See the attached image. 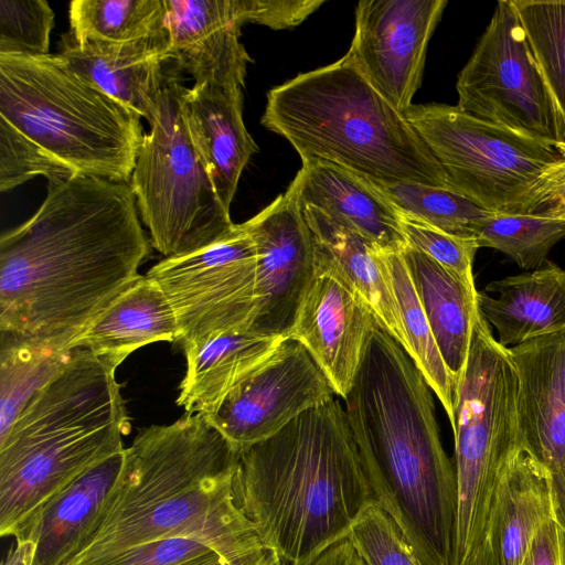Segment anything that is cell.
Segmentation results:
<instances>
[{"mask_svg": "<svg viewBox=\"0 0 565 565\" xmlns=\"http://www.w3.org/2000/svg\"><path fill=\"white\" fill-rule=\"evenodd\" d=\"M129 183L77 174L0 238V332L70 342L141 277L150 252Z\"/></svg>", "mask_w": 565, "mask_h": 565, "instance_id": "6da1fadb", "label": "cell"}, {"mask_svg": "<svg viewBox=\"0 0 565 565\" xmlns=\"http://www.w3.org/2000/svg\"><path fill=\"white\" fill-rule=\"evenodd\" d=\"M239 454L200 414L141 429L90 527L63 565H104L173 539L226 559L265 548L234 497Z\"/></svg>", "mask_w": 565, "mask_h": 565, "instance_id": "7a4b0ae2", "label": "cell"}, {"mask_svg": "<svg viewBox=\"0 0 565 565\" xmlns=\"http://www.w3.org/2000/svg\"><path fill=\"white\" fill-rule=\"evenodd\" d=\"M431 388L377 326L343 406L374 500L424 565H454L457 481Z\"/></svg>", "mask_w": 565, "mask_h": 565, "instance_id": "3957f363", "label": "cell"}, {"mask_svg": "<svg viewBox=\"0 0 565 565\" xmlns=\"http://www.w3.org/2000/svg\"><path fill=\"white\" fill-rule=\"evenodd\" d=\"M234 497L281 565L347 539L374 497L339 396L242 451Z\"/></svg>", "mask_w": 565, "mask_h": 565, "instance_id": "277c9868", "label": "cell"}, {"mask_svg": "<svg viewBox=\"0 0 565 565\" xmlns=\"http://www.w3.org/2000/svg\"><path fill=\"white\" fill-rule=\"evenodd\" d=\"M116 367L73 349L0 436V535L17 537L82 475L125 450L129 420Z\"/></svg>", "mask_w": 565, "mask_h": 565, "instance_id": "5b68a950", "label": "cell"}, {"mask_svg": "<svg viewBox=\"0 0 565 565\" xmlns=\"http://www.w3.org/2000/svg\"><path fill=\"white\" fill-rule=\"evenodd\" d=\"M260 124L284 137L301 161H329L381 182L452 189L405 115L344 56L273 87Z\"/></svg>", "mask_w": 565, "mask_h": 565, "instance_id": "8992f818", "label": "cell"}, {"mask_svg": "<svg viewBox=\"0 0 565 565\" xmlns=\"http://www.w3.org/2000/svg\"><path fill=\"white\" fill-rule=\"evenodd\" d=\"M0 118L76 174L124 183L145 135L140 116L58 54H0Z\"/></svg>", "mask_w": 565, "mask_h": 565, "instance_id": "52a82bcc", "label": "cell"}, {"mask_svg": "<svg viewBox=\"0 0 565 565\" xmlns=\"http://www.w3.org/2000/svg\"><path fill=\"white\" fill-rule=\"evenodd\" d=\"M445 170L454 190L495 214L554 204L565 180V150L443 104L404 114Z\"/></svg>", "mask_w": 565, "mask_h": 565, "instance_id": "ba28073f", "label": "cell"}, {"mask_svg": "<svg viewBox=\"0 0 565 565\" xmlns=\"http://www.w3.org/2000/svg\"><path fill=\"white\" fill-rule=\"evenodd\" d=\"M452 431L457 481L454 565H461L486 533L492 492L504 462L524 446L514 365L479 311L468 361L456 385Z\"/></svg>", "mask_w": 565, "mask_h": 565, "instance_id": "9c48e42d", "label": "cell"}, {"mask_svg": "<svg viewBox=\"0 0 565 565\" xmlns=\"http://www.w3.org/2000/svg\"><path fill=\"white\" fill-rule=\"evenodd\" d=\"M183 77L162 92L129 185L151 246L163 258L204 249L235 227L189 134Z\"/></svg>", "mask_w": 565, "mask_h": 565, "instance_id": "30bf717a", "label": "cell"}, {"mask_svg": "<svg viewBox=\"0 0 565 565\" xmlns=\"http://www.w3.org/2000/svg\"><path fill=\"white\" fill-rule=\"evenodd\" d=\"M456 88L468 115L565 150V120L511 0L497 3Z\"/></svg>", "mask_w": 565, "mask_h": 565, "instance_id": "8fae6325", "label": "cell"}, {"mask_svg": "<svg viewBox=\"0 0 565 565\" xmlns=\"http://www.w3.org/2000/svg\"><path fill=\"white\" fill-rule=\"evenodd\" d=\"M146 276L173 309L182 351L218 334L248 332L256 320L257 252L245 223L204 249L161 259Z\"/></svg>", "mask_w": 565, "mask_h": 565, "instance_id": "7c38bea8", "label": "cell"}, {"mask_svg": "<svg viewBox=\"0 0 565 565\" xmlns=\"http://www.w3.org/2000/svg\"><path fill=\"white\" fill-rule=\"evenodd\" d=\"M334 396L331 383L306 348L286 338L268 362L205 418L241 454Z\"/></svg>", "mask_w": 565, "mask_h": 565, "instance_id": "4fadbf2b", "label": "cell"}, {"mask_svg": "<svg viewBox=\"0 0 565 565\" xmlns=\"http://www.w3.org/2000/svg\"><path fill=\"white\" fill-rule=\"evenodd\" d=\"M446 0H362L344 57L405 114L420 86L429 40Z\"/></svg>", "mask_w": 565, "mask_h": 565, "instance_id": "5bb4252c", "label": "cell"}, {"mask_svg": "<svg viewBox=\"0 0 565 565\" xmlns=\"http://www.w3.org/2000/svg\"><path fill=\"white\" fill-rule=\"evenodd\" d=\"M244 223L257 252L258 313L250 332L287 338L316 276L310 231L289 189Z\"/></svg>", "mask_w": 565, "mask_h": 565, "instance_id": "9a60e30c", "label": "cell"}, {"mask_svg": "<svg viewBox=\"0 0 565 565\" xmlns=\"http://www.w3.org/2000/svg\"><path fill=\"white\" fill-rule=\"evenodd\" d=\"M380 326L369 303L332 271L317 268L287 338L301 343L342 399Z\"/></svg>", "mask_w": 565, "mask_h": 565, "instance_id": "2e32d148", "label": "cell"}, {"mask_svg": "<svg viewBox=\"0 0 565 565\" xmlns=\"http://www.w3.org/2000/svg\"><path fill=\"white\" fill-rule=\"evenodd\" d=\"M57 54L73 73L149 125L164 88L183 77L166 24L147 36L124 43L78 45L64 34Z\"/></svg>", "mask_w": 565, "mask_h": 565, "instance_id": "e0dca14e", "label": "cell"}, {"mask_svg": "<svg viewBox=\"0 0 565 565\" xmlns=\"http://www.w3.org/2000/svg\"><path fill=\"white\" fill-rule=\"evenodd\" d=\"M174 60L194 84L245 86L252 62L241 42L244 0H164Z\"/></svg>", "mask_w": 565, "mask_h": 565, "instance_id": "ac0fdd59", "label": "cell"}, {"mask_svg": "<svg viewBox=\"0 0 565 565\" xmlns=\"http://www.w3.org/2000/svg\"><path fill=\"white\" fill-rule=\"evenodd\" d=\"M507 350L518 375L524 446L552 478L565 475V330Z\"/></svg>", "mask_w": 565, "mask_h": 565, "instance_id": "d6986e66", "label": "cell"}, {"mask_svg": "<svg viewBox=\"0 0 565 565\" xmlns=\"http://www.w3.org/2000/svg\"><path fill=\"white\" fill-rule=\"evenodd\" d=\"M243 88L213 82L194 84L186 89L183 104L192 142L228 211L242 172L258 151L243 120Z\"/></svg>", "mask_w": 565, "mask_h": 565, "instance_id": "ffe728a7", "label": "cell"}, {"mask_svg": "<svg viewBox=\"0 0 565 565\" xmlns=\"http://www.w3.org/2000/svg\"><path fill=\"white\" fill-rule=\"evenodd\" d=\"M289 190L298 204L313 206L356 231L384 253H401L408 244L398 212L371 181L323 160H303Z\"/></svg>", "mask_w": 565, "mask_h": 565, "instance_id": "44dd1931", "label": "cell"}, {"mask_svg": "<svg viewBox=\"0 0 565 565\" xmlns=\"http://www.w3.org/2000/svg\"><path fill=\"white\" fill-rule=\"evenodd\" d=\"M554 516L552 476L523 446L504 462L491 497L486 532L498 565H520L529 545Z\"/></svg>", "mask_w": 565, "mask_h": 565, "instance_id": "7402d4cb", "label": "cell"}, {"mask_svg": "<svg viewBox=\"0 0 565 565\" xmlns=\"http://www.w3.org/2000/svg\"><path fill=\"white\" fill-rule=\"evenodd\" d=\"M300 210L311 234L316 267L332 271L356 291L369 303L379 324L407 352L382 250L356 231L320 210L310 205H302Z\"/></svg>", "mask_w": 565, "mask_h": 565, "instance_id": "603a6c76", "label": "cell"}, {"mask_svg": "<svg viewBox=\"0 0 565 565\" xmlns=\"http://www.w3.org/2000/svg\"><path fill=\"white\" fill-rule=\"evenodd\" d=\"M478 309L504 348L565 330V269L553 262L490 281Z\"/></svg>", "mask_w": 565, "mask_h": 565, "instance_id": "cb8c5ba5", "label": "cell"}, {"mask_svg": "<svg viewBox=\"0 0 565 565\" xmlns=\"http://www.w3.org/2000/svg\"><path fill=\"white\" fill-rule=\"evenodd\" d=\"M178 324L161 288L141 276L104 308L71 342L116 367L134 351L160 341L175 342Z\"/></svg>", "mask_w": 565, "mask_h": 565, "instance_id": "d4e9b609", "label": "cell"}, {"mask_svg": "<svg viewBox=\"0 0 565 565\" xmlns=\"http://www.w3.org/2000/svg\"><path fill=\"white\" fill-rule=\"evenodd\" d=\"M285 339L232 332L186 348V371L177 405L186 414L210 416L233 390L268 362Z\"/></svg>", "mask_w": 565, "mask_h": 565, "instance_id": "484cf974", "label": "cell"}, {"mask_svg": "<svg viewBox=\"0 0 565 565\" xmlns=\"http://www.w3.org/2000/svg\"><path fill=\"white\" fill-rule=\"evenodd\" d=\"M439 352L457 381L461 376L478 315V290L407 245L401 252Z\"/></svg>", "mask_w": 565, "mask_h": 565, "instance_id": "4316f807", "label": "cell"}, {"mask_svg": "<svg viewBox=\"0 0 565 565\" xmlns=\"http://www.w3.org/2000/svg\"><path fill=\"white\" fill-rule=\"evenodd\" d=\"M124 451L88 470L50 500L18 537L35 541L33 565H63L75 552L116 481Z\"/></svg>", "mask_w": 565, "mask_h": 565, "instance_id": "83f0119b", "label": "cell"}, {"mask_svg": "<svg viewBox=\"0 0 565 565\" xmlns=\"http://www.w3.org/2000/svg\"><path fill=\"white\" fill-rule=\"evenodd\" d=\"M68 344L0 332V436L64 367Z\"/></svg>", "mask_w": 565, "mask_h": 565, "instance_id": "f1b7e54d", "label": "cell"}, {"mask_svg": "<svg viewBox=\"0 0 565 565\" xmlns=\"http://www.w3.org/2000/svg\"><path fill=\"white\" fill-rule=\"evenodd\" d=\"M382 258L405 333L407 353L437 395L454 428L456 380L439 352L402 254L382 252Z\"/></svg>", "mask_w": 565, "mask_h": 565, "instance_id": "f546056e", "label": "cell"}, {"mask_svg": "<svg viewBox=\"0 0 565 565\" xmlns=\"http://www.w3.org/2000/svg\"><path fill=\"white\" fill-rule=\"evenodd\" d=\"M164 0H73L68 19L73 42L124 43L164 25Z\"/></svg>", "mask_w": 565, "mask_h": 565, "instance_id": "4dcf8cb0", "label": "cell"}, {"mask_svg": "<svg viewBox=\"0 0 565 565\" xmlns=\"http://www.w3.org/2000/svg\"><path fill=\"white\" fill-rule=\"evenodd\" d=\"M480 247L494 248L522 269L547 262L552 247L565 238V210L551 206L533 213L492 214L475 230Z\"/></svg>", "mask_w": 565, "mask_h": 565, "instance_id": "1f68e13d", "label": "cell"}, {"mask_svg": "<svg viewBox=\"0 0 565 565\" xmlns=\"http://www.w3.org/2000/svg\"><path fill=\"white\" fill-rule=\"evenodd\" d=\"M370 181L396 210L452 235L475 237L476 227L494 214L449 188L411 181Z\"/></svg>", "mask_w": 565, "mask_h": 565, "instance_id": "d6a6232c", "label": "cell"}, {"mask_svg": "<svg viewBox=\"0 0 565 565\" xmlns=\"http://www.w3.org/2000/svg\"><path fill=\"white\" fill-rule=\"evenodd\" d=\"M511 3L565 120V1L511 0Z\"/></svg>", "mask_w": 565, "mask_h": 565, "instance_id": "836d02e7", "label": "cell"}, {"mask_svg": "<svg viewBox=\"0 0 565 565\" xmlns=\"http://www.w3.org/2000/svg\"><path fill=\"white\" fill-rule=\"evenodd\" d=\"M348 537L366 565H424L395 521L375 500L360 513Z\"/></svg>", "mask_w": 565, "mask_h": 565, "instance_id": "e575fe53", "label": "cell"}, {"mask_svg": "<svg viewBox=\"0 0 565 565\" xmlns=\"http://www.w3.org/2000/svg\"><path fill=\"white\" fill-rule=\"evenodd\" d=\"M54 12L45 0H0V54L46 55Z\"/></svg>", "mask_w": 565, "mask_h": 565, "instance_id": "d590c367", "label": "cell"}, {"mask_svg": "<svg viewBox=\"0 0 565 565\" xmlns=\"http://www.w3.org/2000/svg\"><path fill=\"white\" fill-rule=\"evenodd\" d=\"M39 175L56 182L77 174L0 118V191H10Z\"/></svg>", "mask_w": 565, "mask_h": 565, "instance_id": "8d00e7d4", "label": "cell"}, {"mask_svg": "<svg viewBox=\"0 0 565 565\" xmlns=\"http://www.w3.org/2000/svg\"><path fill=\"white\" fill-rule=\"evenodd\" d=\"M397 212L409 246L427 255L468 287L477 289L472 265L480 245L476 237L452 235L409 214Z\"/></svg>", "mask_w": 565, "mask_h": 565, "instance_id": "74e56055", "label": "cell"}, {"mask_svg": "<svg viewBox=\"0 0 565 565\" xmlns=\"http://www.w3.org/2000/svg\"><path fill=\"white\" fill-rule=\"evenodd\" d=\"M220 558L202 543L173 539L137 547L104 565H213Z\"/></svg>", "mask_w": 565, "mask_h": 565, "instance_id": "f35d334b", "label": "cell"}, {"mask_svg": "<svg viewBox=\"0 0 565 565\" xmlns=\"http://www.w3.org/2000/svg\"><path fill=\"white\" fill-rule=\"evenodd\" d=\"M520 565H565V531L554 516L537 530Z\"/></svg>", "mask_w": 565, "mask_h": 565, "instance_id": "ab89813d", "label": "cell"}, {"mask_svg": "<svg viewBox=\"0 0 565 565\" xmlns=\"http://www.w3.org/2000/svg\"><path fill=\"white\" fill-rule=\"evenodd\" d=\"M307 565H366L349 537L324 550Z\"/></svg>", "mask_w": 565, "mask_h": 565, "instance_id": "60d3db41", "label": "cell"}, {"mask_svg": "<svg viewBox=\"0 0 565 565\" xmlns=\"http://www.w3.org/2000/svg\"><path fill=\"white\" fill-rule=\"evenodd\" d=\"M14 545L9 550L1 565H33L36 544L32 539H14Z\"/></svg>", "mask_w": 565, "mask_h": 565, "instance_id": "b9f144b4", "label": "cell"}, {"mask_svg": "<svg viewBox=\"0 0 565 565\" xmlns=\"http://www.w3.org/2000/svg\"><path fill=\"white\" fill-rule=\"evenodd\" d=\"M213 565H281L277 555L265 547L254 553L233 558H220Z\"/></svg>", "mask_w": 565, "mask_h": 565, "instance_id": "7bdbcfd3", "label": "cell"}, {"mask_svg": "<svg viewBox=\"0 0 565 565\" xmlns=\"http://www.w3.org/2000/svg\"><path fill=\"white\" fill-rule=\"evenodd\" d=\"M461 565H498L487 532Z\"/></svg>", "mask_w": 565, "mask_h": 565, "instance_id": "ee69618b", "label": "cell"}, {"mask_svg": "<svg viewBox=\"0 0 565 565\" xmlns=\"http://www.w3.org/2000/svg\"><path fill=\"white\" fill-rule=\"evenodd\" d=\"M554 518L565 531V475L552 478Z\"/></svg>", "mask_w": 565, "mask_h": 565, "instance_id": "f6af8a7d", "label": "cell"}, {"mask_svg": "<svg viewBox=\"0 0 565 565\" xmlns=\"http://www.w3.org/2000/svg\"><path fill=\"white\" fill-rule=\"evenodd\" d=\"M552 206L565 210V180L557 189L555 194L554 204Z\"/></svg>", "mask_w": 565, "mask_h": 565, "instance_id": "bcb514c9", "label": "cell"}]
</instances>
